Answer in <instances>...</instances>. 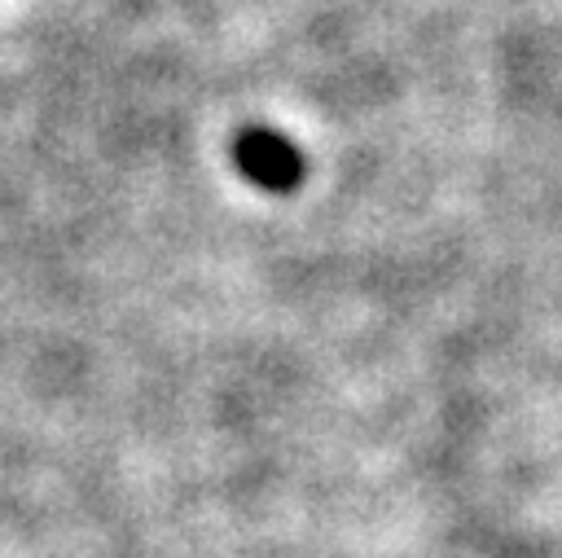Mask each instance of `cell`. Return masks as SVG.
I'll return each instance as SVG.
<instances>
[{
  "mask_svg": "<svg viewBox=\"0 0 562 558\" xmlns=\"http://www.w3.org/2000/svg\"><path fill=\"white\" fill-rule=\"evenodd\" d=\"M233 158H237L241 176L255 180L259 189H290L303 176V154L281 132H268V127L241 132L233 145Z\"/></svg>",
  "mask_w": 562,
  "mask_h": 558,
  "instance_id": "1",
  "label": "cell"
}]
</instances>
